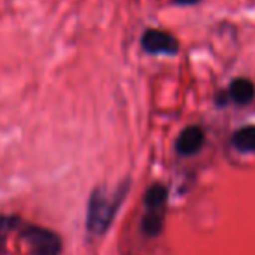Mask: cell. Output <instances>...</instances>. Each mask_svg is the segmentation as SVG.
Segmentation results:
<instances>
[{"label":"cell","instance_id":"1","mask_svg":"<svg viewBox=\"0 0 255 255\" xmlns=\"http://www.w3.org/2000/svg\"><path fill=\"white\" fill-rule=\"evenodd\" d=\"M127 193V184L120 186L113 195L106 193L101 188H96L91 193L87 205V229L92 235H104L110 229L124 196Z\"/></svg>","mask_w":255,"mask_h":255},{"label":"cell","instance_id":"2","mask_svg":"<svg viewBox=\"0 0 255 255\" xmlns=\"http://www.w3.org/2000/svg\"><path fill=\"white\" fill-rule=\"evenodd\" d=\"M19 235L28 243L33 255H59L63 252V240L56 231L37 224L21 222L17 226Z\"/></svg>","mask_w":255,"mask_h":255},{"label":"cell","instance_id":"3","mask_svg":"<svg viewBox=\"0 0 255 255\" xmlns=\"http://www.w3.org/2000/svg\"><path fill=\"white\" fill-rule=\"evenodd\" d=\"M142 47L149 54H175L179 45L170 33L160 30H148L142 35Z\"/></svg>","mask_w":255,"mask_h":255},{"label":"cell","instance_id":"4","mask_svg":"<svg viewBox=\"0 0 255 255\" xmlns=\"http://www.w3.org/2000/svg\"><path fill=\"white\" fill-rule=\"evenodd\" d=\"M205 134L200 127L191 125V127L184 128L179 135L177 142H175V149L179 154H184V156H191V154L198 153L203 146Z\"/></svg>","mask_w":255,"mask_h":255},{"label":"cell","instance_id":"5","mask_svg":"<svg viewBox=\"0 0 255 255\" xmlns=\"http://www.w3.org/2000/svg\"><path fill=\"white\" fill-rule=\"evenodd\" d=\"M229 94H231L233 101L238 104H249L255 96V87L250 80L247 78H238L231 84L229 89Z\"/></svg>","mask_w":255,"mask_h":255},{"label":"cell","instance_id":"6","mask_svg":"<svg viewBox=\"0 0 255 255\" xmlns=\"http://www.w3.org/2000/svg\"><path fill=\"white\" fill-rule=\"evenodd\" d=\"M233 144L240 149V151L252 153L255 151V127L249 125V127H243L233 135Z\"/></svg>","mask_w":255,"mask_h":255},{"label":"cell","instance_id":"7","mask_svg":"<svg viewBox=\"0 0 255 255\" xmlns=\"http://www.w3.org/2000/svg\"><path fill=\"white\" fill-rule=\"evenodd\" d=\"M167 202V188L161 184H153L144 195V205L148 210H160Z\"/></svg>","mask_w":255,"mask_h":255},{"label":"cell","instance_id":"8","mask_svg":"<svg viewBox=\"0 0 255 255\" xmlns=\"http://www.w3.org/2000/svg\"><path fill=\"white\" fill-rule=\"evenodd\" d=\"M161 226H163V214L160 210H148V214L142 219V233L146 236H156L160 235Z\"/></svg>","mask_w":255,"mask_h":255},{"label":"cell","instance_id":"9","mask_svg":"<svg viewBox=\"0 0 255 255\" xmlns=\"http://www.w3.org/2000/svg\"><path fill=\"white\" fill-rule=\"evenodd\" d=\"M21 224V219L16 215H0V255L5 252V242L10 231L17 229V226Z\"/></svg>","mask_w":255,"mask_h":255},{"label":"cell","instance_id":"10","mask_svg":"<svg viewBox=\"0 0 255 255\" xmlns=\"http://www.w3.org/2000/svg\"><path fill=\"white\" fill-rule=\"evenodd\" d=\"M198 0H177V3H195Z\"/></svg>","mask_w":255,"mask_h":255}]
</instances>
